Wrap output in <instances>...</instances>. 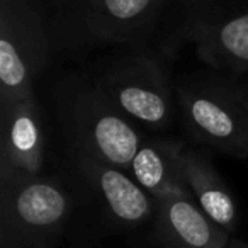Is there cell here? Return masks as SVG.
<instances>
[{
  "label": "cell",
  "instance_id": "cell-14",
  "mask_svg": "<svg viewBox=\"0 0 248 248\" xmlns=\"http://www.w3.org/2000/svg\"><path fill=\"white\" fill-rule=\"evenodd\" d=\"M0 248H16L12 245H7V243H0Z\"/></svg>",
  "mask_w": 248,
  "mask_h": 248
},
{
  "label": "cell",
  "instance_id": "cell-8",
  "mask_svg": "<svg viewBox=\"0 0 248 248\" xmlns=\"http://www.w3.org/2000/svg\"><path fill=\"white\" fill-rule=\"evenodd\" d=\"M156 236L165 248H230L233 234L214 223L192 196L156 199Z\"/></svg>",
  "mask_w": 248,
  "mask_h": 248
},
{
  "label": "cell",
  "instance_id": "cell-4",
  "mask_svg": "<svg viewBox=\"0 0 248 248\" xmlns=\"http://www.w3.org/2000/svg\"><path fill=\"white\" fill-rule=\"evenodd\" d=\"M196 136L233 155H248V112L221 90H187L180 97Z\"/></svg>",
  "mask_w": 248,
  "mask_h": 248
},
{
  "label": "cell",
  "instance_id": "cell-11",
  "mask_svg": "<svg viewBox=\"0 0 248 248\" xmlns=\"http://www.w3.org/2000/svg\"><path fill=\"white\" fill-rule=\"evenodd\" d=\"M201 43L206 58L234 68H248V14L221 22L202 36Z\"/></svg>",
  "mask_w": 248,
  "mask_h": 248
},
{
  "label": "cell",
  "instance_id": "cell-3",
  "mask_svg": "<svg viewBox=\"0 0 248 248\" xmlns=\"http://www.w3.org/2000/svg\"><path fill=\"white\" fill-rule=\"evenodd\" d=\"M77 152L129 170L141 148L140 135L102 92H83L73 106Z\"/></svg>",
  "mask_w": 248,
  "mask_h": 248
},
{
  "label": "cell",
  "instance_id": "cell-1",
  "mask_svg": "<svg viewBox=\"0 0 248 248\" xmlns=\"http://www.w3.org/2000/svg\"><path fill=\"white\" fill-rule=\"evenodd\" d=\"M73 209L70 192L39 177L2 186L0 243L16 248H58Z\"/></svg>",
  "mask_w": 248,
  "mask_h": 248
},
{
  "label": "cell",
  "instance_id": "cell-6",
  "mask_svg": "<svg viewBox=\"0 0 248 248\" xmlns=\"http://www.w3.org/2000/svg\"><path fill=\"white\" fill-rule=\"evenodd\" d=\"M77 156L83 179L92 187L114 224L119 228H138L155 217L156 199L126 170L102 163L85 153Z\"/></svg>",
  "mask_w": 248,
  "mask_h": 248
},
{
  "label": "cell",
  "instance_id": "cell-2",
  "mask_svg": "<svg viewBox=\"0 0 248 248\" xmlns=\"http://www.w3.org/2000/svg\"><path fill=\"white\" fill-rule=\"evenodd\" d=\"M46 60L38 14L24 0H0V107L32 97V82Z\"/></svg>",
  "mask_w": 248,
  "mask_h": 248
},
{
  "label": "cell",
  "instance_id": "cell-10",
  "mask_svg": "<svg viewBox=\"0 0 248 248\" xmlns=\"http://www.w3.org/2000/svg\"><path fill=\"white\" fill-rule=\"evenodd\" d=\"M182 148L170 143L141 145L133 158L129 173L155 199L190 196L182 175Z\"/></svg>",
  "mask_w": 248,
  "mask_h": 248
},
{
  "label": "cell",
  "instance_id": "cell-13",
  "mask_svg": "<svg viewBox=\"0 0 248 248\" xmlns=\"http://www.w3.org/2000/svg\"><path fill=\"white\" fill-rule=\"evenodd\" d=\"M230 248H248V245L243 243V241H240V240H236V238H233V241H231Z\"/></svg>",
  "mask_w": 248,
  "mask_h": 248
},
{
  "label": "cell",
  "instance_id": "cell-12",
  "mask_svg": "<svg viewBox=\"0 0 248 248\" xmlns=\"http://www.w3.org/2000/svg\"><path fill=\"white\" fill-rule=\"evenodd\" d=\"M93 4L112 24H129L146 14L153 0H93Z\"/></svg>",
  "mask_w": 248,
  "mask_h": 248
},
{
  "label": "cell",
  "instance_id": "cell-7",
  "mask_svg": "<svg viewBox=\"0 0 248 248\" xmlns=\"http://www.w3.org/2000/svg\"><path fill=\"white\" fill-rule=\"evenodd\" d=\"M100 92L126 116L162 126L170 116V97L162 72L153 63H135L107 77Z\"/></svg>",
  "mask_w": 248,
  "mask_h": 248
},
{
  "label": "cell",
  "instance_id": "cell-9",
  "mask_svg": "<svg viewBox=\"0 0 248 248\" xmlns=\"http://www.w3.org/2000/svg\"><path fill=\"white\" fill-rule=\"evenodd\" d=\"M182 175L197 206L221 228L233 234L238 228L236 204L226 184L209 160L190 150H182Z\"/></svg>",
  "mask_w": 248,
  "mask_h": 248
},
{
  "label": "cell",
  "instance_id": "cell-5",
  "mask_svg": "<svg viewBox=\"0 0 248 248\" xmlns=\"http://www.w3.org/2000/svg\"><path fill=\"white\" fill-rule=\"evenodd\" d=\"M0 109V186L39 177L45 138L34 99L28 97Z\"/></svg>",
  "mask_w": 248,
  "mask_h": 248
}]
</instances>
